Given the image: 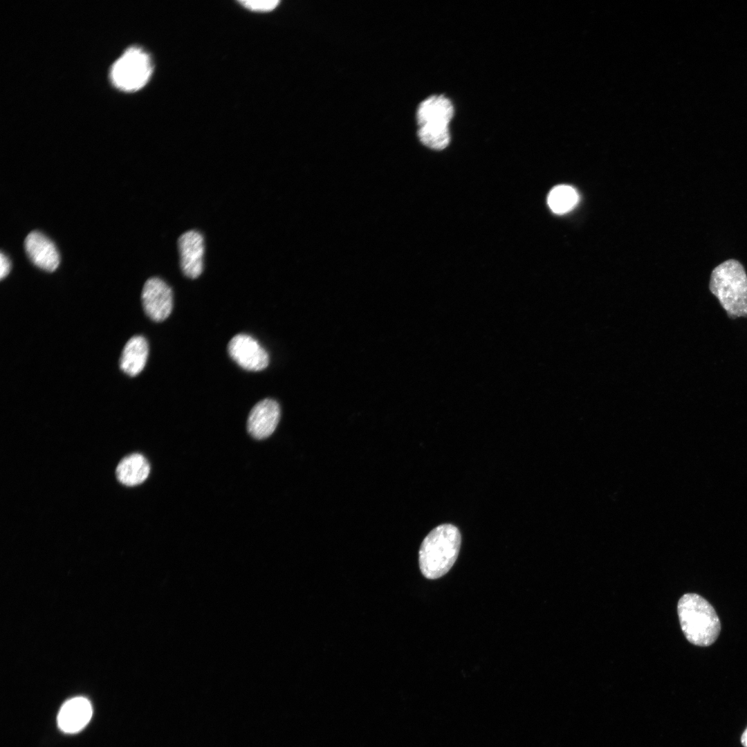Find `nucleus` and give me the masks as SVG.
<instances>
[{"label":"nucleus","instance_id":"3","mask_svg":"<svg viewBox=\"0 0 747 747\" xmlns=\"http://www.w3.org/2000/svg\"><path fill=\"white\" fill-rule=\"evenodd\" d=\"M709 288L730 317H747V275L738 261L728 259L715 267Z\"/></svg>","mask_w":747,"mask_h":747},{"label":"nucleus","instance_id":"11","mask_svg":"<svg viewBox=\"0 0 747 747\" xmlns=\"http://www.w3.org/2000/svg\"><path fill=\"white\" fill-rule=\"evenodd\" d=\"M92 706L84 697H75L65 702L59 710L57 723L66 733H75L84 728L92 716Z\"/></svg>","mask_w":747,"mask_h":747},{"label":"nucleus","instance_id":"15","mask_svg":"<svg viewBox=\"0 0 747 747\" xmlns=\"http://www.w3.org/2000/svg\"><path fill=\"white\" fill-rule=\"evenodd\" d=\"M239 3L247 10L254 12H268L274 10L280 3L278 0L268 1H239Z\"/></svg>","mask_w":747,"mask_h":747},{"label":"nucleus","instance_id":"4","mask_svg":"<svg viewBox=\"0 0 747 747\" xmlns=\"http://www.w3.org/2000/svg\"><path fill=\"white\" fill-rule=\"evenodd\" d=\"M453 116V104L445 95H434L423 100L416 111L420 141L432 149H445L450 140L448 127Z\"/></svg>","mask_w":747,"mask_h":747},{"label":"nucleus","instance_id":"2","mask_svg":"<svg viewBox=\"0 0 747 747\" xmlns=\"http://www.w3.org/2000/svg\"><path fill=\"white\" fill-rule=\"evenodd\" d=\"M677 612L681 629L686 639L693 645L707 647L717 638L721 624L713 607L696 593L681 597Z\"/></svg>","mask_w":747,"mask_h":747},{"label":"nucleus","instance_id":"10","mask_svg":"<svg viewBox=\"0 0 747 747\" xmlns=\"http://www.w3.org/2000/svg\"><path fill=\"white\" fill-rule=\"evenodd\" d=\"M24 247L30 261L39 268L53 272L59 264V255L53 242L38 231L30 232Z\"/></svg>","mask_w":747,"mask_h":747},{"label":"nucleus","instance_id":"14","mask_svg":"<svg viewBox=\"0 0 747 747\" xmlns=\"http://www.w3.org/2000/svg\"><path fill=\"white\" fill-rule=\"evenodd\" d=\"M576 190L566 185H560L551 190L548 196V205L555 214H564L572 210L578 201Z\"/></svg>","mask_w":747,"mask_h":747},{"label":"nucleus","instance_id":"5","mask_svg":"<svg viewBox=\"0 0 747 747\" xmlns=\"http://www.w3.org/2000/svg\"><path fill=\"white\" fill-rule=\"evenodd\" d=\"M153 68L149 54L141 47L131 46L113 64L110 77L117 89L136 91L148 82Z\"/></svg>","mask_w":747,"mask_h":747},{"label":"nucleus","instance_id":"9","mask_svg":"<svg viewBox=\"0 0 747 747\" xmlns=\"http://www.w3.org/2000/svg\"><path fill=\"white\" fill-rule=\"evenodd\" d=\"M280 414V407L275 400L266 398L259 401L249 414L247 421L248 433L257 439L268 437L276 429Z\"/></svg>","mask_w":747,"mask_h":747},{"label":"nucleus","instance_id":"8","mask_svg":"<svg viewBox=\"0 0 747 747\" xmlns=\"http://www.w3.org/2000/svg\"><path fill=\"white\" fill-rule=\"evenodd\" d=\"M180 263L187 277H199L203 268L204 241L202 234L195 230L183 233L178 240Z\"/></svg>","mask_w":747,"mask_h":747},{"label":"nucleus","instance_id":"1","mask_svg":"<svg viewBox=\"0 0 747 747\" xmlns=\"http://www.w3.org/2000/svg\"><path fill=\"white\" fill-rule=\"evenodd\" d=\"M461 542L460 532L452 524H441L432 530L419 550V566L423 575L434 580L446 574L458 557Z\"/></svg>","mask_w":747,"mask_h":747},{"label":"nucleus","instance_id":"7","mask_svg":"<svg viewBox=\"0 0 747 747\" xmlns=\"http://www.w3.org/2000/svg\"><path fill=\"white\" fill-rule=\"evenodd\" d=\"M141 299L145 313L155 322L165 320L172 313V290L158 277H151L146 281L143 286Z\"/></svg>","mask_w":747,"mask_h":747},{"label":"nucleus","instance_id":"17","mask_svg":"<svg viewBox=\"0 0 747 747\" xmlns=\"http://www.w3.org/2000/svg\"><path fill=\"white\" fill-rule=\"evenodd\" d=\"M741 744L744 747H747V727L741 735Z\"/></svg>","mask_w":747,"mask_h":747},{"label":"nucleus","instance_id":"13","mask_svg":"<svg viewBox=\"0 0 747 747\" xmlns=\"http://www.w3.org/2000/svg\"><path fill=\"white\" fill-rule=\"evenodd\" d=\"M150 472V465L141 454L124 457L116 468L118 480L124 486H135L144 482Z\"/></svg>","mask_w":747,"mask_h":747},{"label":"nucleus","instance_id":"16","mask_svg":"<svg viewBox=\"0 0 747 747\" xmlns=\"http://www.w3.org/2000/svg\"><path fill=\"white\" fill-rule=\"evenodd\" d=\"M11 264L8 257L3 252L0 255V278H5L10 271Z\"/></svg>","mask_w":747,"mask_h":747},{"label":"nucleus","instance_id":"6","mask_svg":"<svg viewBox=\"0 0 747 747\" xmlns=\"http://www.w3.org/2000/svg\"><path fill=\"white\" fill-rule=\"evenodd\" d=\"M231 358L248 371L264 369L269 363V356L264 348L252 336L240 333L232 338L228 344Z\"/></svg>","mask_w":747,"mask_h":747},{"label":"nucleus","instance_id":"12","mask_svg":"<svg viewBox=\"0 0 747 747\" xmlns=\"http://www.w3.org/2000/svg\"><path fill=\"white\" fill-rule=\"evenodd\" d=\"M149 353L147 340L141 335L131 338L122 352L120 367L123 372L135 376L144 369Z\"/></svg>","mask_w":747,"mask_h":747}]
</instances>
